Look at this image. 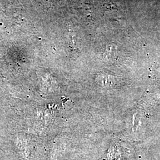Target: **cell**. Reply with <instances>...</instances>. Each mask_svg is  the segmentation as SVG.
Segmentation results:
<instances>
[{
  "label": "cell",
  "instance_id": "cell-1",
  "mask_svg": "<svg viewBox=\"0 0 160 160\" xmlns=\"http://www.w3.org/2000/svg\"><path fill=\"white\" fill-rule=\"evenodd\" d=\"M117 48L113 43H110L106 47L104 57L108 60L114 59L117 57Z\"/></svg>",
  "mask_w": 160,
  "mask_h": 160
}]
</instances>
